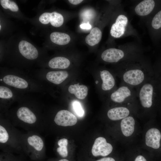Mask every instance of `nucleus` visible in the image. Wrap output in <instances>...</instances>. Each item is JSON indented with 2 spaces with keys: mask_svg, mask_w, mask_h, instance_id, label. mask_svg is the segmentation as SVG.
Listing matches in <instances>:
<instances>
[{
  "mask_svg": "<svg viewBox=\"0 0 161 161\" xmlns=\"http://www.w3.org/2000/svg\"><path fill=\"white\" fill-rule=\"evenodd\" d=\"M72 106L76 114L79 117H82L84 112L80 103L78 101H74L73 102Z\"/></svg>",
  "mask_w": 161,
  "mask_h": 161,
  "instance_id": "cd10ccee",
  "label": "nucleus"
},
{
  "mask_svg": "<svg viewBox=\"0 0 161 161\" xmlns=\"http://www.w3.org/2000/svg\"><path fill=\"white\" fill-rule=\"evenodd\" d=\"M13 95L11 90L8 88L2 86H0V97L3 99H10Z\"/></svg>",
  "mask_w": 161,
  "mask_h": 161,
  "instance_id": "bb28decb",
  "label": "nucleus"
},
{
  "mask_svg": "<svg viewBox=\"0 0 161 161\" xmlns=\"http://www.w3.org/2000/svg\"><path fill=\"white\" fill-rule=\"evenodd\" d=\"M21 145L23 153L32 160H41L45 157L44 140L39 133L29 131L23 133Z\"/></svg>",
  "mask_w": 161,
  "mask_h": 161,
  "instance_id": "20e7f679",
  "label": "nucleus"
},
{
  "mask_svg": "<svg viewBox=\"0 0 161 161\" xmlns=\"http://www.w3.org/2000/svg\"><path fill=\"white\" fill-rule=\"evenodd\" d=\"M53 121L57 126L67 127L75 125L77 122V119L72 113L67 110L63 109L57 112Z\"/></svg>",
  "mask_w": 161,
  "mask_h": 161,
  "instance_id": "6e6552de",
  "label": "nucleus"
},
{
  "mask_svg": "<svg viewBox=\"0 0 161 161\" xmlns=\"http://www.w3.org/2000/svg\"><path fill=\"white\" fill-rule=\"evenodd\" d=\"M102 37V32L98 27L92 29L90 33L86 37V43L89 45L92 46L98 44L100 41Z\"/></svg>",
  "mask_w": 161,
  "mask_h": 161,
  "instance_id": "6ab92c4d",
  "label": "nucleus"
},
{
  "mask_svg": "<svg viewBox=\"0 0 161 161\" xmlns=\"http://www.w3.org/2000/svg\"><path fill=\"white\" fill-rule=\"evenodd\" d=\"M23 154H14L1 151L0 154V161H25Z\"/></svg>",
  "mask_w": 161,
  "mask_h": 161,
  "instance_id": "4be33fe9",
  "label": "nucleus"
},
{
  "mask_svg": "<svg viewBox=\"0 0 161 161\" xmlns=\"http://www.w3.org/2000/svg\"><path fill=\"white\" fill-rule=\"evenodd\" d=\"M143 52L142 49L138 45L131 43L123 45L120 48L107 49L102 52L101 58L107 63H118Z\"/></svg>",
  "mask_w": 161,
  "mask_h": 161,
  "instance_id": "39448f33",
  "label": "nucleus"
},
{
  "mask_svg": "<svg viewBox=\"0 0 161 161\" xmlns=\"http://www.w3.org/2000/svg\"><path fill=\"white\" fill-rule=\"evenodd\" d=\"M96 161H115V160L112 157H104Z\"/></svg>",
  "mask_w": 161,
  "mask_h": 161,
  "instance_id": "2f4dec72",
  "label": "nucleus"
},
{
  "mask_svg": "<svg viewBox=\"0 0 161 161\" xmlns=\"http://www.w3.org/2000/svg\"><path fill=\"white\" fill-rule=\"evenodd\" d=\"M64 21L63 17L61 14L55 12L50 13V22L52 26L60 27L63 24Z\"/></svg>",
  "mask_w": 161,
  "mask_h": 161,
  "instance_id": "5701e85b",
  "label": "nucleus"
},
{
  "mask_svg": "<svg viewBox=\"0 0 161 161\" xmlns=\"http://www.w3.org/2000/svg\"><path fill=\"white\" fill-rule=\"evenodd\" d=\"M95 83L96 84H98V81L97 80H96L95 82Z\"/></svg>",
  "mask_w": 161,
  "mask_h": 161,
  "instance_id": "f704fd0d",
  "label": "nucleus"
},
{
  "mask_svg": "<svg viewBox=\"0 0 161 161\" xmlns=\"http://www.w3.org/2000/svg\"><path fill=\"white\" fill-rule=\"evenodd\" d=\"M70 64V61L66 58L58 56L54 57L49 61V66L52 69H65Z\"/></svg>",
  "mask_w": 161,
  "mask_h": 161,
  "instance_id": "aec40b11",
  "label": "nucleus"
},
{
  "mask_svg": "<svg viewBox=\"0 0 161 161\" xmlns=\"http://www.w3.org/2000/svg\"><path fill=\"white\" fill-rule=\"evenodd\" d=\"M130 113L129 108L123 106L115 107L109 109L107 112V115L111 120H117L129 116Z\"/></svg>",
  "mask_w": 161,
  "mask_h": 161,
  "instance_id": "4468645a",
  "label": "nucleus"
},
{
  "mask_svg": "<svg viewBox=\"0 0 161 161\" xmlns=\"http://www.w3.org/2000/svg\"><path fill=\"white\" fill-rule=\"evenodd\" d=\"M155 1L153 0H143L138 3L134 8V12L137 15L141 17H147L153 11Z\"/></svg>",
  "mask_w": 161,
  "mask_h": 161,
  "instance_id": "9d476101",
  "label": "nucleus"
},
{
  "mask_svg": "<svg viewBox=\"0 0 161 161\" xmlns=\"http://www.w3.org/2000/svg\"><path fill=\"white\" fill-rule=\"evenodd\" d=\"M79 83L70 85L68 89L69 92L74 94L78 99L83 100L85 98L88 94V89L85 85H80Z\"/></svg>",
  "mask_w": 161,
  "mask_h": 161,
  "instance_id": "a211bd4d",
  "label": "nucleus"
},
{
  "mask_svg": "<svg viewBox=\"0 0 161 161\" xmlns=\"http://www.w3.org/2000/svg\"><path fill=\"white\" fill-rule=\"evenodd\" d=\"M69 2L74 5H77L81 3L83 0H69Z\"/></svg>",
  "mask_w": 161,
  "mask_h": 161,
  "instance_id": "7c9ffc66",
  "label": "nucleus"
},
{
  "mask_svg": "<svg viewBox=\"0 0 161 161\" xmlns=\"http://www.w3.org/2000/svg\"><path fill=\"white\" fill-rule=\"evenodd\" d=\"M50 13L46 12L43 13L39 17V21L43 24H48L50 22Z\"/></svg>",
  "mask_w": 161,
  "mask_h": 161,
  "instance_id": "c85d7f7f",
  "label": "nucleus"
},
{
  "mask_svg": "<svg viewBox=\"0 0 161 161\" xmlns=\"http://www.w3.org/2000/svg\"><path fill=\"white\" fill-rule=\"evenodd\" d=\"M3 80L6 84L18 89H25L28 87V83L25 80L16 75H7L3 77Z\"/></svg>",
  "mask_w": 161,
  "mask_h": 161,
  "instance_id": "2eb2a0df",
  "label": "nucleus"
},
{
  "mask_svg": "<svg viewBox=\"0 0 161 161\" xmlns=\"http://www.w3.org/2000/svg\"><path fill=\"white\" fill-rule=\"evenodd\" d=\"M15 126L39 133L45 131L44 118L39 117L30 108L23 106L16 111L15 116L10 120Z\"/></svg>",
  "mask_w": 161,
  "mask_h": 161,
  "instance_id": "7ed1b4c3",
  "label": "nucleus"
},
{
  "mask_svg": "<svg viewBox=\"0 0 161 161\" xmlns=\"http://www.w3.org/2000/svg\"><path fill=\"white\" fill-rule=\"evenodd\" d=\"M110 34L114 38H118L129 35L137 36V34L131 25L128 17L124 11L118 15L112 25Z\"/></svg>",
  "mask_w": 161,
  "mask_h": 161,
  "instance_id": "423d86ee",
  "label": "nucleus"
},
{
  "mask_svg": "<svg viewBox=\"0 0 161 161\" xmlns=\"http://www.w3.org/2000/svg\"><path fill=\"white\" fill-rule=\"evenodd\" d=\"M22 134L9 120L1 119L0 148L2 151L14 154H23L21 145Z\"/></svg>",
  "mask_w": 161,
  "mask_h": 161,
  "instance_id": "f03ea898",
  "label": "nucleus"
},
{
  "mask_svg": "<svg viewBox=\"0 0 161 161\" xmlns=\"http://www.w3.org/2000/svg\"><path fill=\"white\" fill-rule=\"evenodd\" d=\"M110 98L113 102L123 105L137 103L135 89L121 83L120 86L111 94Z\"/></svg>",
  "mask_w": 161,
  "mask_h": 161,
  "instance_id": "0eeeda50",
  "label": "nucleus"
},
{
  "mask_svg": "<svg viewBox=\"0 0 161 161\" xmlns=\"http://www.w3.org/2000/svg\"><path fill=\"white\" fill-rule=\"evenodd\" d=\"M51 40L53 43L59 45H65L69 43L70 40L69 35L66 33L53 32L50 35Z\"/></svg>",
  "mask_w": 161,
  "mask_h": 161,
  "instance_id": "412c9836",
  "label": "nucleus"
},
{
  "mask_svg": "<svg viewBox=\"0 0 161 161\" xmlns=\"http://www.w3.org/2000/svg\"><path fill=\"white\" fill-rule=\"evenodd\" d=\"M134 161H147L146 159L142 156L139 155L135 158Z\"/></svg>",
  "mask_w": 161,
  "mask_h": 161,
  "instance_id": "473e14b6",
  "label": "nucleus"
},
{
  "mask_svg": "<svg viewBox=\"0 0 161 161\" xmlns=\"http://www.w3.org/2000/svg\"><path fill=\"white\" fill-rule=\"evenodd\" d=\"M135 121L133 117L129 116L123 119L120 123L121 130L126 137L131 136L134 131Z\"/></svg>",
  "mask_w": 161,
  "mask_h": 161,
  "instance_id": "dca6fc26",
  "label": "nucleus"
},
{
  "mask_svg": "<svg viewBox=\"0 0 161 161\" xmlns=\"http://www.w3.org/2000/svg\"><path fill=\"white\" fill-rule=\"evenodd\" d=\"M0 4L5 9H9L13 12H17L18 7L17 4L14 1L9 0H0Z\"/></svg>",
  "mask_w": 161,
  "mask_h": 161,
  "instance_id": "393cba45",
  "label": "nucleus"
},
{
  "mask_svg": "<svg viewBox=\"0 0 161 161\" xmlns=\"http://www.w3.org/2000/svg\"><path fill=\"white\" fill-rule=\"evenodd\" d=\"M150 23L153 29L158 30L161 28V10L155 15Z\"/></svg>",
  "mask_w": 161,
  "mask_h": 161,
  "instance_id": "a878e982",
  "label": "nucleus"
},
{
  "mask_svg": "<svg viewBox=\"0 0 161 161\" xmlns=\"http://www.w3.org/2000/svg\"><path fill=\"white\" fill-rule=\"evenodd\" d=\"M1 29V25H0V30Z\"/></svg>",
  "mask_w": 161,
  "mask_h": 161,
  "instance_id": "c9c22d12",
  "label": "nucleus"
},
{
  "mask_svg": "<svg viewBox=\"0 0 161 161\" xmlns=\"http://www.w3.org/2000/svg\"><path fill=\"white\" fill-rule=\"evenodd\" d=\"M58 161H69L67 159H62L59 160Z\"/></svg>",
  "mask_w": 161,
  "mask_h": 161,
  "instance_id": "72a5a7b5",
  "label": "nucleus"
},
{
  "mask_svg": "<svg viewBox=\"0 0 161 161\" xmlns=\"http://www.w3.org/2000/svg\"><path fill=\"white\" fill-rule=\"evenodd\" d=\"M81 28L83 29H89L91 27V25L89 23H83L80 26Z\"/></svg>",
  "mask_w": 161,
  "mask_h": 161,
  "instance_id": "c756f323",
  "label": "nucleus"
},
{
  "mask_svg": "<svg viewBox=\"0 0 161 161\" xmlns=\"http://www.w3.org/2000/svg\"><path fill=\"white\" fill-rule=\"evenodd\" d=\"M57 144L58 146L56 148L57 152L62 158L67 157L68 154L67 148L68 142L58 143Z\"/></svg>",
  "mask_w": 161,
  "mask_h": 161,
  "instance_id": "b1692460",
  "label": "nucleus"
},
{
  "mask_svg": "<svg viewBox=\"0 0 161 161\" xmlns=\"http://www.w3.org/2000/svg\"><path fill=\"white\" fill-rule=\"evenodd\" d=\"M20 52L24 57L29 60L37 58L38 52L37 49L32 44L25 41H20L18 44Z\"/></svg>",
  "mask_w": 161,
  "mask_h": 161,
  "instance_id": "9b49d317",
  "label": "nucleus"
},
{
  "mask_svg": "<svg viewBox=\"0 0 161 161\" xmlns=\"http://www.w3.org/2000/svg\"><path fill=\"white\" fill-rule=\"evenodd\" d=\"M112 150V145L107 143L104 138L100 137L95 140L92 147V153L95 157H105L110 154Z\"/></svg>",
  "mask_w": 161,
  "mask_h": 161,
  "instance_id": "1a4fd4ad",
  "label": "nucleus"
},
{
  "mask_svg": "<svg viewBox=\"0 0 161 161\" xmlns=\"http://www.w3.org/2000/svg\"><path fill=\"white\" fill-rule=\"evenodd\" d=\"M161 134L157 129L152 128L146 132L145 136V144L148 146L157 149L160 147Z\"/></svg>",
  "mask_w": 161,
  "mask_h": 161,
  "instance_id": "f8f14e48",
  "label": "nucleus"
},
{
  "mask_svg": "<svg viewBox=\"0 0 161 161\" xmlns=\"http://www.w3.org/2000/svg\"><path fill=\"white\" fill-rule=\"evenodd\" d=\"M69 75L68 72L65 71H51L47 74V79L55 84H59L63 82Z\"/></svg>",
  "mask_w": 161,
  "mask_h": 161,
  "instance_id": "f3484780",
  "label": "nucleus"
},
{
  "mask_svg": "<svg viewBox=\"0 0 161 161\" xmlns=\"http://www.w3.org/2000/svg\"><path fill=\"white\" fill-rule=\"evenodd\" d=\"M100 78L102 80V89L104 91H109L114 88L115 80L114 76L107 70L100 71Z\"/></svg>",
  "mask_w": 161,
  "mask_h": 161,
  "instance_id": "ddd939ff",
  "label": "nucleus"
},
{
  "mask_svg": "<svg viewBox=\"0 0 161 161\" xmlns=\"http://www.w3.org/2000/svg\"><path fill=\"white\" fill-rule=\"evenodd\" d=\"M121 83L136 89L153 77L148 58L143 54L118 63L117 71Z\"/></svg>",
  "mask_w": 161,
  "mask_h": 161,
  "instance_id": "f257e3e1",
  "label": "nucleus"
}]
</instances>
